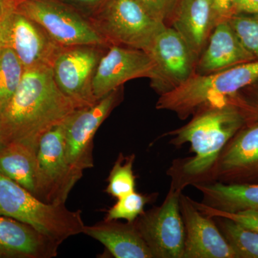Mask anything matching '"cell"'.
Wrapping results in <instances>:
<instances>
[{
    "mask_svg": "<svg viewBox=\"0 0 258 258\" xmlns=\"http://www.w3.org/2000/svg\"><path fill=\"white\" fill-rule=\"evenodd\" d=\"M25 71L14 51L5 45L0 55V111L14 96Z\"/></svg>",
    "mask_w": 258,
    "mask_h": 258,
    "instance_id": "7402d4cb",
    "label": "cell"
},
{
    "mask_svg": "<svg viewBox=\"0 0 258 258\" xmlns=\"http://www.w3.org/2000/svg\"><path fill=\"white\" fill-rule=\"evenodd\" d=\"M230 97L247 121L258 120V79Z\"/></svg>",
    "mask_w": 258,
    "mask_h": 258,
    "instance_id": "484cf974",
    "label": "cell"
},
{
    "mask_svg": "<svg viewBox=\"0 0 258 258\" xmlns=\"http://www.w3.org/2000/svg\"><path fill=\"white\" fill-rule=\"evenodd\" d=\"M237 258H258V232L223 217H212Z\"/></svg>",
    "mask_w": 258,
    "mask_h": 258,
    "instance_id": "44dd1931",
    "label": "cell"
},
{
    "mask_svg": "<svg viewBox=\"0 0 258 258\" xmlns=\"http://www.w3.org/2000/svg\"><path fill=\"white\" fill-rule=\"evenodd\" d=\"M59 245L31 226L0 214V258H52Z\"/></svg>",
    "mask_w": 258,
    "mask_h": 258,
    "instance_id": "2e32d148",
    "label": "cell"
},
{
    "mask_svg": "<svg viewBox=\"0 0 258 258\" xmlns=\"http://www.w3.org/2000/svg\"><path fill=\"white\" fill-rule=\"evenodd\" d=\"M179 206L185 230L182 258H237L213 217L200 212L182 192Z\"/></svg>",
    "mask_w": 258,
    "mask_h": 258,
    "instance_id": "5bb4252c",
    "label": "cell"
},
{
    "mask_svg": "<svg viewBox=\"0 0 258 258\" xmlns=\"http://www.w3.org/2000/svg\"><path fill=\"white\" fill-rule=\"evenodd\" d=\"M158 194L143 195L134 191L117 199L116 203L107 212L105 220H125L133 222L144 213L146 205L156 200Z\"/></svg>",
    "mask_w": 258,
    "mask_h": 258,
    "instance_id": "cb8c5ba5",
    "label": "cell"
},
{
    "mask_svg": "<svg viewBox=\"0 0 258 258\" xmlns=\"http://www.w3.org/2000/svg\"><path fill=\"white\" fill-rule=\"evenodd\" d=\"M15 10L38 23L60 46H110L88 19L59 0H24Z\"/></svg>",
    "mask_w": 258,
    "mask_h": 258,
    "instance_id": "5b68a950",
    "label": "cell"
},
{
    "mask_svg": "<svg viewBox=\"0 0 258 258\" xmlns=\"http://www.w3.org/2000/svg\"><path fill=\"white\" fill-rule=\"evenodd\" d=\"M239 13L258 15V0H236L235 14Z\"/></svg>",
    "mask_w": 258,
    "mask_h": 258,
    "instance_id": "4dcf8cb0",
    "label": "cell"
},
{
    "mask_svg": "<svg viewBox=\"0 0 258 258\" xmlns=\"http://www.w3.org/2000/svg\"><path fill=\"white\" fill-rule=\"evenodd\" d=\"M182 190L170 186L160 206L154 207L133 222L153 258H182L185 230L180 212Z\"/></svg>",
    "mask_w": 258,
    "mask_h": 258,
    "instance_id": "ba28073f",
    "label": "cell"
},
{
    "mask_svg": "<svg viewBox=\"0 0 258 258\" xmlns=\"http://www.w3.org/2000/svg\"><path fill=\"white\" fill-rule=\"evenodd\" d=\"M255 60L242 46L227 20L214 28L199 56L195 74L199 76L220 71Z\"/></svg>",
    "mask_w": 258,
    "mask_h": 258,
    "instance_id": "9a60e30c",
    "label": "cell"
},
{
    "mask_svg": "<svg viewBox=\"0 0 258 258\" xmlns=\"http://www.w3.org/2000/svg\"><path fill=\"white\" fill-rule=\"evenodd\" d=\"M156 64L148 52L139 49L110 45L97 68L93 89L97 100L140 78L152 80Z\"/></svg>",
    "mask_w": 258,
    "mask_h": 258,
    "instance_id": "7c38bea8",
    "label": "cell"
},
{
    "mask_svg": "<svg viewBox=\"0 0 258 258\" xmlns=\"http://www.w3.org/2000/svg\"><path fill=\"white\" fill-rule=\"evenodd\" d=\"M5 46L14 51L25 70L52 67L62 47L38 23L15 8L10 12L7 20Z\"/></svg>",
    "mask_w": 258,
    "mask_h": 258,
    "instance_id": "4fadbf2b",
    "label": "cell"
},
{
    "mask_svg": "<svg viewBox=\"0 0 258 258\" xmlns=\"http://www.w3.org/2000/svg\"><path fill=\"white\" fill-rule=\"evenodd\" d=\"M37 152L19 142L7 144L0 151V174L35 196Z\"/></svg>",
    "mask_w": 258,
    "mask_h": 258,
    "instance_id": "ffe728a7",
    "label": "cell"
},
{
    "mask_svg": "<svg viewBox=\"0 0 258 258\" xmlns=\"http://www.w3.org/2000/svg\"><path fill=\"white\" fill-rule=\"evenodd\" d=\"M217 22L228 20L235 14L236 0H211Z\"/></svg>",
    "mask_w": 258,
    "mask_h": 258,
    "instance_id": "f546056e",
    "label": "cell"
},
{
    "mask_svg": "<svg viewBox=\"0 0 258 258\" xmlns=\"http://www.w3.org/2000/svg\"><path fill=\"white\" fill-rule=\"evenodd\" d=\"M207 206L225 212H258V184H227L210 182L195 184Z\"/></svg>",
    "mask_w": 258,
    "mask_h": 258,
    "instance_id": "d6986e66",
    "label": "cell"
},
{
    "mask_svg": "<svg viewBox=\"0 0 258 258\" xmlns=\"http://www.w3.org/2000/svg\"><path fill=\"white\" fill-rule=\"evenodd\" d=\"M151 16L168 25L178 0H135Z\"/></svg>",
    "mask_w": 258,
    "mask_h": 258,
    "instance_id": "83f0119b",
    "label": "cell"
},
{
    "mask_svg": "<svg viewBox=\"0 0 258 258\" xmlns=\"http://www.w3.org/2000/svg\"><path fill=\"white\" fill-rule=\"evenodd\" d=\"M189 123L163 137H172L176 148L189 144L193 156L173 161L166 174L171 186L184 190L189 185L206 184L226 144L247 122L231 97L215 100L198 108Z\"/></svg>",
    "mask_w": 258,
    "mask_h": 258,
    "instance_id": "6da1fadb",
    "label": "cell"
},
{
    "mask_svg": "<svg viewBox=\"0 0 258 258\" xmlns=\"http://www.w3.org/2000/svg\"><path fill=\"white\" fill-rule=\"evenodd\" d=\"M81 177L66 159L64 126L61 123L44 134L39 143L35 197L45 203L66 204Z\"/></svg>",
    "mask_w": 258,
    "mask_h": 258,
    "instance_id": "8992f818",
    "label": "cell"
},
{
    "mask_svg": "<svg viewBox=\"0 0 258 258\" xmlns=\"http://www.w3.org/2000/svg\"><path fill=\"white\" fill-rule=\"evenodd\" d=\"M123 98L120 87L98 100L92 106L78 108L63 122L64 151L70 166L83 176L93 167V139L102 123Z\"/></svg>",
    "mask_w": 258,
    "mask_h": 258,
    "instance_id": "52a82bcc",
    "label": "cell"
},
{
    "mask_svg": "<svg viewBox=\"0 0 258 258\" xmlns=\"http://www.w3.org/2000/svg\"><path fill=\"white\" fill-rule=\"evenodd\" d=\"M83 233L103 244L112 257L153 258L134 222L104 220L93 225L85 226Z\"/></svg>",
    "mask_w": 258,
    "mask_h": 258,
    "instance_id": "ac0fdd59",
    "label": "cell"
},
{
    "mask_svg": "<svg viewBox=\"0 0 258 258\" xmlns=\"http://www.w3.org/2000/svg\"><path fill=\"white\" fill-rule=\"evenodd\" d=\"M217 24L211 0H178L168 26L179 32L198 59Z\"/></svg>",
    "mask_w": 258,
    "mask_h": 258,
    "instance_id": "e0dca14e",
    "label": "cell"
},
{
    "mask_svg": "<svg viewBox=\"0 0 258 258\" xmlns=\"http://www.w3.org/2000/svg\"><path fill=\"white\" fill-rule=\"evenodd\" d=\"M156 64L151 86L159 95L170 92L195 74L196 56L181 35L166 25L147 51Z\"/></svg>",
    "mask_w": 258,
    "mask_h": 258,
    "instance_id": "30bf717a",
    "label": "cell"
},
{
    "mask_svg": "<svg viewBox=\"0 0 258 258\" xmlns=\"http://www.w3.org/2000/svg\"><path fill=\"white\" fill-rule=\"evenodd\" d=\"M69 5L89 20L98 11L107 0H59Z\"/></svg>",
    "mask_w": 258,
    "mask_h": 258,
    "instance_id": "f1b7e54d",
    "label": "cell"
},
{
    "mask_svg": "<svg viewBox=\"0 0 258 258\" xmlns=\"http://www.w3.org/2000/svg\"><path fill=\"white\" fill-rule=\"evenodd\" d=\"M227 21L242 46L258 60V15L236 13Z\"/></svg>",
    "mask_w": 258,
    "mask_h": 258,
    "instance_id": "d4e9b609",
    "label": "cell"
},
{
    "mask_svg": "<svg viewBox=\"0 0 258 258\" xmlns=\"http://www.w3.org/2000/svg\"><path fill=\"white\" fill-rule=\"evenodd\" d=\"M193 203L200 212H203V214L208 215L209 217H226V218L230 219L232 221L240 224V225L247 227V228L258 232L257 211L245 210V211L231 213V212H225L215 210V209L207 206L203 203H198V202L195 201V200H193Z\"/></svg>",
    "mask_w": 258,
    "mask_h": 258,
    "instance_id": "4316f807",
    "label": "cell"
},
{
    "mask_svg": "<svg viewBox=\"0 0 258 258\" xmlns=\"http://www.w3.org/2000/svg\"><path fill=\"white\" fill-rule=\"evenodd\" d=\"M89 20L108 45L145 52L166 25L151 16L135 0H107Z\"/></svg>",
    "mask_w": 258,
    "mask_h": 258,
    "instance_id": "277c9868",
    "label": "cell"
},
{
    "mask_svg": "<svg viewBox=\"0 0 258 258\" xmlns=\"http://www.w3.org/2000/svg\"><path fill=\"white\" fill-rule=\"evenodd\" d=\"M135 154L124 157L120 153L109 176L106 192L115 199H119L136 191V176L134 173Z\"/></svg>",
    "mask_w": 258,
    "mask_h": 258,
    "instance_id": "603a6c76",
    "label": "cell"
},
{
    "mask_svg": "<svg viewBox=\"0 0 258 258\" xmlns=\"http://www.w3.org/2000/svg\"><path fill=\"white\" fill-rule=\"evenodd\" d=\"M24 1V0H17V2L19 3V2Z\"/></svg>",
    "mask_w": 258,
    "mask_h": 258,
    "instance_id": "e575fe53",
    "label": "cell"
},
{
    "mask_svg": "<svg viewBox=\"0 0 258 258\" xmlns=\"http://www.w3.org/2000/svg\"><path fill=\"white\" fill-rule=\"evenodd\" d=\"M108 48L97 45L62 47L52 64L57 86L80 108L92 106L98 101L93 93V79Z\"/></svg>",
    "mask_w": 258,
    "mask_h": 258,
    "instance_id": "9c48e42d",
    "label": "cell"
},
{
    "mask_svg": "<svg viewBox=\"0 0 258 258\" xmlns=\"http://www.w3.org/2000/svg\"><path fill=\"white\" fill-rule=\"evenodd\" d=\"M81 213L69 210L66 204L44 203L0 174V214L31 226L59 244L83 233L86 225Z\"/></svg>",
    "mask_w": 258,
    "mask_h": 258,
    "instance_id": "3957f363",
    "label": "cell"
},
{
    "mask_svg": "<svg viewBox=\"0 0 258 258\" xmlns=\"http://www.w3.org/2000/svg\"><path fill=\"white\" fill-rule=\"evenodd\" d=\"M11 11H10L8 14L5 15L3 18L0 19V55H1L3 47L5 45V32H6L7 20H8V15H9Z\"/></svg>",
    "mask_w": 258,
    "mask_h": 258,
    "instance_id": "d6a6232c",
    "label": "cell"
},
{
    "mask_svg": "<svg viewBox=\"0 0 258 258\" xmlns=\"http://www.w3.org/2000/svg\"><path fill=\"white\" fill-rule=\"evenodd\" d=\"M17 4V0H0V19L14 10Z\"/></svg>",
    "mask_w": 258,
    "mask_h": 258,
    "instance_id": "1f68e13d",
    "label": "cell"
},
{
    "mask_svg": "<svg viewBox=\"0 0 258 258\" xmlns=\"http://www.w3.org/2000/svg\"><path fill=\"white\" fill-rule=\"evenodd\" d=\"M78 108L57 86L50 66L25 70L14 96L0 111L5 143L19 142L37 152L44 134Z\"/></svg>",
    "mask_w": 258,
    "mask_h": 258,
    "instance_id": "7a4b0ae2",
    "label": "cell"
},
{
    "mask_svg": "<svg viewBox=\"0 0 258 258\" xmlns=\"http://www.w3.org/2000/svg\"><path fill=\"white\" fill-rule=\"evenodd\" d=\"M215 181L258 184V120L247 121L226 144L210 178Z\"/></svg>",
    "mask_w": 258,
    "mask_h": 258,
    "instance_id": "8fae6325",
    "label": "cell"
},
{
    "mask_svg": "<svg viewBox=\"0 0 258 258\" xmlns=\"http://www.w3.org/2000/svg\"><path fill=\"white\" fill-rule=\"evenodd\" d=\"M5 143L4 136H3V128H2L1 119H0V151L6 146Z\"/></svg>",
    "mask_w": 258,
    "mask_h": 258,
    "instance_id": "836d02e7",
    "label": "cell"
}]
</instances>
